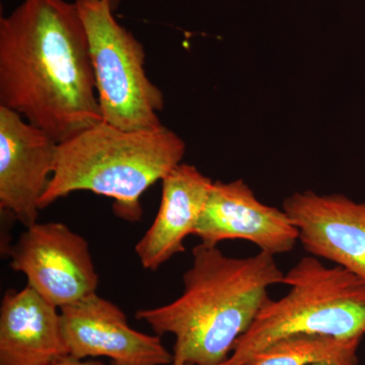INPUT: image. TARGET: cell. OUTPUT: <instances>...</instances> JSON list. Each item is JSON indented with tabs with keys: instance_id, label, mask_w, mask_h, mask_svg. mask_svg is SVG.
<instances>
[{
	"instance_id": "1",
	"label": "cell",
	"mask_w": 365,
	"mask_h": 365,
	"mask_svg": "<svg viewBox=\"0 0 365 365\" xmlns=\"http://www.w3.org/2000/svg\"><path fill=\"white\" fill-rule=\"evenodd\" d=\"M0 106L58 143L102 121L76 2L23 0L0 18Z\"/></svg>"
},
{
	"instance_id": "2",
	"label": "cell",
	"mask_w": 365,
	"mask_h": 365,
	"mask_svg": "<svg viewBox=\"0 0 365 365\" xmlns=\"http://www.w3.org/2000/svg\"><path fill=\"white\" fill-rule=\"evenodd\" d=\"M192 255L182 294L165 306L139 309L135 317L155 335L174 336L170 365H222L285 273L264 252L234 258L200 242Z\"/></svg>"
},
{
	"instance_id": "3",
	"label": "cell",
	"mask_w": 365,
	"mask_h": 365,
	"mask_svg": "<svg viewBox=\"0 0 365 365\" xmlns=\"http://www.w3.org/2000/svg\"><path fill=\"white\" fill-rule=\"evenodd\" d=\"M186 143L165 126L128 131L101 121L58 143L54 172L40 208L76 191L112 198L115 215L138 222L146 190L182 163Z\"/></svg>"
},
{
	"instance_id": "4",
	"label": "cell",
	"mask_w": 365,
	"mask_h": 365,
	"mask_svg": "<svg viewBox=\"0 0 365 365\" xmlns=\"http://www.w3.org/2000/svg\"><path fill=\"white\" fill-rule=\"evenodd\" d=\"M289 287L266 300L254 323L222 365H246L276 341L295 334L365 338V281L340 267L307 256L284 274Z\"/></svg>"
},
{
	"instance_id": "5",
	"label": "cell",
	"mask_w": 365,
	"mask_h": 365,
	"mask_svg": "<svg viewBox=\"0 0 365 365\" xmlns=\"http://www.w3.org/2000/svg\"><path fill=\"white\" fill-rule=\"evenodd\" d=\"M90 46L101 116L128 131L163 126V91L148 78L143 43L116 20L107 0H76Z\"/></svg>"
},
{
	"instance_id": "6",
	"label": "cell",
	"mask_w": 365,
	"mask_h": 365,
	"mask_svg": "<svg viewBox=\"0 0 365 365\" xmlns=\"http://www.w3.org/2000/svg\"><path fill=\"white\" fill-rule=\"evenodd\" d=\"M9 254L11 268L59 309L97 294L98 275L88 242L64 223L26 227Z\"/></svg>"
},
{
	"instance_id": "7",
	"label": "cell",
	"mask_w": 365,
	"mask_h": 365,
	"mask_svg": "<svg viewBox=\"0 0 365 365\" xmlns=\"http://www.w3.org/2000/svg\"><path fill=\"white\" fill-rule=\"evenodd\" d=\"M69 356L107 357L128 365H170L173 354L160 336L134 330L119 307L97 294L60 309Z\"/></svg>"
},
{
	"instance_id": "8",
	"label": "cell",
	"mask_w": 365,
	"mask_h": 365,
	"mask_svg": "<svg viewBox=\"0 0 365 365\" xmlns=\"http://www.w3.org/2000/svg\"><path fill=\"white\" fill-rule=\"evenodd\" d=\"M57 148L46 132L0 106V209L26 227L37 223Z\"/></svg>"
},
{
	"instance_id": "9",
	"label": "cell",
	"mask_w": 365,
	"mask_h": 365,
	"mask_svg": "<svg viewBox=\"0 0 365 365\" xmlns=\"http://www.w3.org/2000/svg\"><path fill=\"white\" fill-rule=\"evenodd\" d=\"M194 235L213 247L244 240L274 257L290 253L299 242V230L287 213L261 202L242 179L213 182Z\"/></svg>"
},
{
	"instance_id": "10",
	"label": "cell",
	"mask_w": 365,
	"mask_h": 365,
	"mask_svg": "<svg viewBox=\"0 0 365 365\" xmlns=\"http://www.w3.org/2000/svg\"><path fill=\"white\" fill-rule=\"evenodd\" d=\"M282 209L309 256L332 262L365 281V202L307 190L288 196Z\"/></svg>"
},
{
	"instance_id": "11",
	"label": "cell",
	"mask_w": 365,
	"mask_h": 365,
	"mask_svg": "<svg viewBox=\"0 0 365 365\" xmlns=\"http://www.w3.org/2000/svg\"><path fill=\"white\" fill-rule=\"evenodd\" d=\"M213 182L194 165L182 163L163 178L157 216L135 246L144 269L157 271L186 251L185 240L194 235Z\"/></svg>"
},
{
	"instance_id": "12",
	"label": "cell",
	"mask_w": 365,
	"mask_h": 365,
	"mask_svg": "<svg viewBox=\"0 0 365 365\" xmlns=\"http://www.w3.org/2000/svg\"><path fill=\"white\" fill-rule=\"evenodd\" d=\"M67 356L58 307L29 285L7 290L0 307V365H51Z\"/></svg>"
},
{
	"instance_id": "13",
	"label": "cell",
	"mask_w": 365,
	"mask_h": 365,
	"mask_svg": "<svg viewBox=\"0 0 365 365\" xmlns=\"http://www.w3.org/2000/svg\"><path fill=\"white\" fill-rule=\"evenodd\" d=\"M360 338L295 334L257 353L246 365H359Z\"/></svg>"
},
{
	"instance_id": "14",
	"label": "cell",
	"mask_w": 365,
	"mask_h": 365,
	"mask_svg": "<svg viewBox=\"0 0 365 365\" xmlns=\"http://www.w3.org/2000/svg\"><path fill=\"white\" fill-rule=\"evenodd\" d=\"M51 365H104L103 362L96 359H76L71 356H67L66 359L59 360Z\"/></svg>"
},
{
	"instance_id": "15",
	"label": "cell",
	"mask_w": 365,
	"mask_h": 365,
	"mask_svg": "<svg viewBox=\"0 0 365 365\" xmlns=\"http://www.w3.org/2000/svg\"><path fill=\"white\" fill-rule=\"evenodd\" d=\"M107 1L109 2L110 6H112V9H114V11H116L118 7L120 6V4H121L122 0H107Z\"/></svg>"
},
{
	"instance_id": "16",
	"label": "cell",
	"mask_w": 365,
	"mask_h": 365,
	"mask_svg": "<svg viewBox=\"0 0 365 365\" xmlns=\"http://www.w3.org/2000/svg\"><path fill=\"white\" fill-rule=\"evenodd\" d=\"M112 365H128V364H119V362H113Z\"/></svg>"
},
{
	"instance_id": "17",
	"label": "cell",
	"mask_w": 365,
	"mask_h": 365,
	"mask_svg": "<svg viewBox=\"0 0 365 365\" xmlns=\"http://www.w3.org/2000/svg\"><path fill=\"white\" fill-rule=\"evenodd\" d=\"M316 365H333V364H316Z\"/></svg>"
}]
</instances>
